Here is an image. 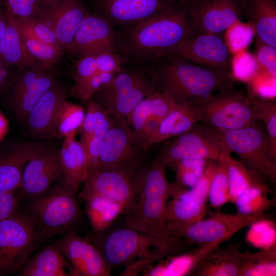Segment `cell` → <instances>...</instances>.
<instances>
[{
    "label": "cell",
    "mask_w": 276,
    "mask_h": 276,
    "mask_svg": "<svg viewBox=\"0 0 276 276\" xmlns=\"http://www.w3.org/2000/svg\"><path fill=\"white\" fill-rule=\"evenodd\" d=\"M91 237L111 270L116 267H126L122 275H137L154 262L193 247L183 238L164 239L125 223L114 227L111 225L102 232L93 233Z\"/></svg>",
    "instance_id": "obj_1"
},
{
    "label": "cell",
    "mask_w": 276,
    "mask_h": 276,
    "mask_svg": "<svg viewBox=\"0 0 276 276\" xmlns=\"http://www.w3.org/2000/svg\"><path fill=\"white\" fill-rule=\"evenodd\" d=\"M166 165L159 158L147 162L138 173V189L130 206L122 214L125 223L140 231L172 240L166 226V212L171 183Z\"/></svg>",
    "instance_id": "obj_2"
},
{
    "label": "cell",
    "mask_w": 276,
    "mask_h": 276,
    "mask_svg": "<svg viewBox=\"0 0 276 276\" xmlns=\"http://www.w3.org/2000/svg\"><path fill=\"white\" fill-rule=\"evenodd\" d=\"M159 68L160 91L176 102L198 106L218 91L233 86L231 73L202 67L172 56Z\"/></svg>",
    "instance_id": "obj_3"
},
{
    "label": "cell",
    "mask_w": 276,
    "mask_h": 276,
    "mask_svg": "<svg viewBox=\"0 0 276 276\" xmlns=\"http://www.w3.org/2000/svg\"><path fill=\"white\" fill-rule=\"evenodd\" d=\"M196 32L187 7L174 5L132 26L126 35L125 48L137 56L163 57Z\"/></svg>",
    "instance_id": "obj_4"
},
{
    "label": "cell",
    "mask_w": 276,
    "mask_h": 276,
    "mask_svg": "<svg viewBox=\"0 0 276 276\" xmlns=\"http://www.w3.org/2000/svg\"><path fill=\"white\" fill-rule=\"evenodd\" d=\"M218 149L236 153L248 169L267 184L276 180V158L270 152V144L264 124L257 121L250 126L223 130L205 125L195 126Z\"/></svg>",
    "instance_id": "obj_5"
},
{
    "label": "cell",
    "mask_w": 276,
    "mask_h": 276,
    "mask_svg": "<svg viewBox=\"0 0 276 276\" xmlns=\"http://www.w3.org/2000/svg\"><path fill=\"white\" fill-rule=\"evenodd\" d=\"M29 200L27 213L35 224L38 240L77 232L83 212L77 192L63 177L44 193Z\"/></svg>",
    "instance_id": "obj_6"
},
{
    "label": "cell",
    "mask_w": 276,
    "mask_h": 276,
    "mask_svg": "<svg viewBox=\"0 0 276 276\" xmlns=\"http://www.w3.org/2000/svg\"><path fill=\"white\" fill-rule=\"evenodd\" d=\"M155 90L152 85L139 73L122 70L97 91L90 99L110 113L118 124L127 126L128 115L148 95Z\"/></svg>",
    "instance_id": "obj_7"
},
{
    "label": "cell",
    "mask_w": 276,
    "mask_h": 276,
    "mask_svg": "<svg viewBox=\"0 0 276 276\" xmlns=\"http://www.w3.org/2000/svg\"><path fill=\"white\" fill-rule=\"evenodd\" d=\"M35 224L18 210L0 222V275L19 272L38 241Z\"/></svg>",
    "instance_id": "obj_8"
},
{
    "label": "cell",
    "mask_w": 276,
    "mask_h": 276,
    "mask_svg": "<svg viewBox=\"0 0 276 276\" xmlns=\"http://www.w3.org/2000/svg\"><path fill=\"white\" fill-rule=\"evenodd\" d=\"M197 107L202 116L201 122L215 129L236 130L257 121L249 97L233 86L218 91Z\"/></svg>",
    "instance_id": "obj_9"
},
{
    "label": "cell",
    "mask_w": 276,
    "mask_h": 276,
    "mask_svg": "<svg viewBox=\"0 0 276 276\" xmlns=\"http://www.w3.org/2000/svg\"><path fill=\"white\" fill-rule=\"evenodd\" d=\"M145 152L130 127L117 124L103 139L100 170L137 173L147 163Z\"/></svg>",
    "instance_id": "obj_10"
},
{
    "label": "cell",
    "mask_w": 276,
    "mask_h": 276,
    "mask_svg": "<svg viewBox=\"0 0 276 276\" xmlns=\"http://www.w3.org/2000/svg\"><path fill=\"white\" fill-rule=\"evenodd\" d=\"M209 191L195 185L190 188L171 183V200L166 212V226L173 237L181 236L192 224L203 218L206 214Z\"/></svg>",
    "instance_id": "obj_11"
},
{
    "label": "cell",
    "mask_w": 276,
    "mask_h": 276,
    "mask_svg": "<svg viewBox=\"0 0 276 276\" xmlns=\"http://www.w3.org/2000/svg\"><path fill=\"white\" fill-rule=\"evenodd\" d=\"M167 56L229 73L231 71V53L221 35L196 32L169 50L164 56Z\"/></svg>",
    "instance_id": "obj_12"
},
{
    "label": "cell",
    "mask_w": 276,
    "mask_h": 276,
    "mask_svg": "<svg viewBox=\"0 0 276 276\" xmlns=\"http://www.w3.org/2000/svg\"><path fill=\"white\" fill-rule=\"evenodd\" d=\"M62 176L60 148L42 143L24 168L18 189L21 200L42 194Z\"/></svg>",
    "instance_id": "obj_13"
},
{
    "label": "cell",
    "mask_w": 276,
    "mask_h": 276,
    "mask_svg": "<svg viewBox=\"0 0 276 276\" xmlns=\"http://www.w3.org/2000/svg\"><path fill=\"white\" fill-rule=\"evenodd\" d=\"M263 214L244 215L239 212H216L192 224L181 237L191 245L222 244L244 227L262 218Z\"/></svg>",
    "instance_id": "obj_14"
},
{
    "label": "cell",
    "mask_w": 276,
    "mask_h": 276,
    "mask_svg": "<svg viewBox=\"0 0 276 276\" xmlns=\"http://www.w3.org/2000/svg\"><path fill=\"white\" fill-rule=\"evenodd\" d=\"M186 7L200 33L222 35L243 14L242 0H199Z\"/></svg>",
    "instance_id": "obj_15"
},
{
    "label": "cell",
    "mask_w": 276,
    "mask_h": 276,
    "mask_svg": "<svg viewBox=\"0 0 276 276\" xmlns=\"http://www.w3.org/2000/svg\"><path fill=\"white\" fill-rule=\"evenodd\" d=\"M53 244L71 264L74 276L110 275L111 270L90 239L72 232Z\"/></svg>",
    "instance_id": "obj_16"
},
{
    "label": "cell",
    "mask_w": 276,
    "mask_h": 276,
    "mask_svg": "<svg viewBox=\"0 0 276 276\" xmlns=\"http://www.w3.org/2000/svg\"><path fill=\"white\" fill-rule=\"evenodd\" d=\"M116 43L111 22L99 14L87 12L67 52L80 58L114 51Z\"/></svg>",
    "instance_id": "obj_17"
},
{
    "label": "cell",
    "mask_w": 276,
    "mask_h": 276,
    "mask_svg": "<svg viewBox=\"0 0 276 276\" xmlns=\"http://www.w3.org/2000/svg\"><path fill=\"white\" fill-rule=\"evenodd\" d=\"M138 173L123 170H99L87 176L83 182V189L121 204L125 211L136 194Z\"/></svg>",
    "instance_id": "obj_18"
},
{
    "label": "cell",
    "mask_w": 276,
    "mask_h": 276,
    "mask_svg": "<svg viewBox=\"0 0 276 276\" xmlns=\"http://www.w3.org/2000/svg\"><path fill=\"white\" fill-rule=\"evenodd\" d=\"M100 15L121 25L134 26L173 7L169 0H96Z\"/></svg>",
    "instance_id": "obj_19"
},
{
    "label": "cell",
    "mask_w": 276,
    "mask_h": 276,
    "mask_svg": "<svg viewBox=\"0 0 276 276\" xmlns=\"http://www.w3.org/2000/svg\"><path fill=\"white\" fill-rule=\"evenodd\" d=\"M87 13L79 0H65L52 7H40L36 17L52 28L67 51Z\"/></svg>",
    "instance_id": "obj_20"
},
{
    "label": "cell",
    "mask_w": 276,
    "mask_h": 276,
    "mask_svg": "<svg viewBox=\"0 0 276 276\" xmlns=\"http://www.w3.org/2000/svg\"><path fill=\"white\" fill-rule=\"evenodd\" d=\"M175 137L161 149L158 155L167 167L183 159L219 160L220 150L195 126Z\"/></svg>",
    "instance_id": "obj_21"
},
{
    "label": "cell",
    "mask_w": 276,
    "mask_h": 276,
    "mask_svg": "<svg viewBox=\"0 0 276 276\" xmlns=\"http://www.w3.org/2000/svg\"><path fill=\"white\" fill-rule=\"evenodd\" d=\"M65 100L66 91L58 82L40 97L25 121L32 136L45 140L57 135V119L61 106Z\"/></svg>",
    "instance_id": "obj_22"
},
{
    "label": "cell",
    "mask_w": 276,
    "mask_h": 276,
    "mask_svg": "<svg viewBox=\"0 0 276 276\" xmlns=\"http://www.w3.org/2000/svg\"><path fill=\"white\" fill-rule=\"evenodd\" d=\"M241 243L220 245L209 252L191 271V276H239L247 253L240 250Z\"/></svg>",
    "instance_id": "obj_23"
},
{
    "label": "cell",
    "mask_w": 276,
    "mask_h": 276,
    "mask_svg": "<svg viewBox=\"0 0 276 276\" xmlns=\"http://www.w3.org/2000/svg\"><path fill=\"white\" fill-rule=\"evenodd\" d=\"M42 143H25L0 153V192L17 190L21 185L24 168Z\"/></svg>",
    "instance_id": "obj_24"
},
{
    "label": "cell",
    "mask_w": 276,
    "mask_h": 276,
    "mask_svg": "<svg viewBox=\"0 0 276 276\" xmlns=\"http://www.w3.org/2000/svg\"><path fill=\"white\" fill-rule=\"evenodd\" d=\"M257 39L276 48V0H242Z\"/></svg>",
    "instance_id": "obj_25"
},
{
    "label": "cell",
    "mask_w": 276,
    "mask_h": 276,
    "mask_svg": "<svg viewBox=\"0 0 276 276\" xmlns=\"http://www.w3.org/2000/svg\"><path fill=\"white\" fill-rule=\"evenodd\" d=\"M201 121L202 116L197 106L176 102L171 111L163 119L157 130L148 141L147 150L155 144L188 131Z\"/></svg>",
    "instance_id": "obj_26"
},
{
    "label": "cell",
    "mask_w": 276,
    "mask_h": 276,
    "mask_svg": "<svg viewBox=\"0 0 276 276\" xmlns=\"http://www.w3.org/2000/svg\"><path fill=\"white\" fill-rule=\"evenodd\" d=\"M20 276H74L72 267L53 244L31 256L19 272Z\"/></svg>",
    "instance_id": "obj_27"
},
{
    "label": "cell",
    "mask_w": 276,
    "mask_h": 276,
    "mask_svg": "<svg viewBox=\"0 0 276 276\" xmlns=\"http://www.w3.org/2000/svg\"><path fill=\"white\" fill-rule=\"evenodd\" d=\"M79 196L85 202L86 214L93 233L106 230L125 210L121 204L84 189Z\"/></svg>",
    "instance_id": "obj_28"
},
{
    "label": "cell",
    "mask_w": 276,
    "mask_h": 276,
    "mask_svg": "<svg viewBox=\"0 0 276 276\" xmlns=\"http://www.w3.org/2000/svg\"><path fill=\"white\" fill-rule=\"evenodd\" d=\"M219 243L198 246L195 249L172 255L151 266L147 271L148 276L189 275L201 260L211 250L220 245Z\"/></svg>",
    "instance_id": "obj_29"
},
{
    "label": "cell",
    "mask_w": 276,
    "mask_h": 276,
    "mask_svg": "<svg viewBox=\"0 0 276 276\" xmlns=\"http://www.w3.org/2000/svg\"><path fill=\"white\" fill-rule=\"evenodd\" d=\"M77 133L63 138L60 148L63 178L76 192L87 177L85 155L80 141L76 139Z\"/></svg>",
    "instance_id": "obj_30"
},
{
    "label": "cell",
    "mask_w": 276,
    "mask_h": 276,
    "mask_svg": "<svg viewBox=\"0 0 276 276\" xmlns=\"http://www.w3.org/2000/svg\"><path fill=\"white\" fill-rule=\"evenodd\" d=\"M176 103L171 97L160 90H155L148 95L126 119L134 136L140 133L148 118L155 116L164 119Z\"/></svg>",
    "instance_id": "obj_31"
},
{
    "label": "cell",
    "mask_w": 276,
    "mask_h": 276,
    "mask_svg": "<svg viewBox=\"0 0 276 276\" xmlns=\"http://www.w3.org/2000/svg\"><path fill=\"white\" fill-rule=\"evenodd\" d=\"M0 60L17 68L42 63L30 54L14 18L8 14L6 32L0 44Z\"/></svg>",
    "instance_id": "obj_32"
},
{
    "label": "cell",
    "mask_w": 276,
    "mask_h": 276,
    "mask_svg": "<svg viewBox=\"0 0 276 276\" xmlns=\"http://www.w3.org/2000/svg\"><path fill=\"white\" fill-rule=\"evenodd\" d=\"M221 155L227 168L229 202L234 203L242 193L249 188L268 186L240 160L232 157L231 153L221 151Z\"/></svg>",
    "instance_id": "obj_33"
},
{
    "label": "cell",
    "mask_w": 276,
    "mask_h": 276,
    "mask_svg": "<svg viewBox=\"0 0 276 276\" xmlns=\"http://www.w3.org/2000/svg\"><path fill=\"white\" fill-rule=\"evenodd\" d=\"M57 82L54 69L40 77L22 92L10 97V104L16 118L25 121L33 107L40 97Z\"/></svg>",
    "instance_id": "obj_34"
},
{
    "label": "cell",
    "mask_w": 276,
    "mask_h": 276,
    "mask_svg": "<svg viewBox=\"0 0 276 276\" xmlns=\"http://www.w3.org/2000/svg\"><path fill=\"white\" fill-rule=\"evenodd\" d=\"M276 244L255 253L247 252L239 276H275Z\"/></svg>",
    "instance_id": "obj_35"
},
{
    "label": "cell",
    "mask_w": 276,
    "mask_h": 276,
    "mask_svg": "<svg viewBox=\"0 0 276 276\" xmlns=\"http://www.w3.org/2000/svg\"><path fill=\"white\" fill-rule=\"evenodd\" d=\"M257 121L265 126L272 155L276 158V101L275 99L249 97Z\"/></svg>",
    "instance_id": "obj_36"
},
{
    "label": "cell",
    "mask_w": 276,
    "mask_h": 276,
    "mask_svg": "<svg viewBox=\"0 0 276 276\" xmlns=\"http://www.w3.org/2000/svg\"><path fill=\"white\" fill-rule=\"evenodd\" d=\"M268 186L247 189L234 203L237 212L248 215L263 214L273 204V200L268 197Z\"/></svg>",
    "instance_id": "obj_37"
},
{
    "label": "cell",
    "mask_w": 276,
    "mask_h": 276,
    "mask_svg": "<svg viewBox=\"0 0 276 276\" xmlns=\"http://www.w3.org/2000/svg\"><path fill=\"white\" fill-rule=\"evenodd\" d=\"M85 114L83 107L65 100L60 108L56 124V133L59 137L64 138L77 133L81 127Z\"/></svg>",
    "instance_id": "obj_38"
},
{
    "label": "cell",
    "mask_w": 276,
    "mask_h": 276,
    "mask_svg": "<svg viewBox=\"0 0 276 276\" xmlns=\"http://www.w3.org/2000/svg\"><path fill=\"white\" fill-rule=\"evenodd\" d=\"M209 160L183 159L173 163L168 167L175 172V184L185 188L193 187L203 175Z\"/></svg>",
    "instance_id": "obj_39"
},
{
    "label": "cell",
    "mask_w": 276,
    "mask_h": 276,
    "mask_svg": "<svg viewBox=\"0 0 276 276\" xmlns=\"http://www.w3.org/2000/svg\"><path fill=\"white\" fill-rule=\"evenodd\" d=\"M21 36L28 51L36 60L53 66L60 62L65 51L62 47L44 42L22 34Z\"/></svg>",
    "instance_id": "obj_40"
},
{
    "label": "cell",
    "mask_w": 276,
    "mask_h": 276,
    "mask_svg": "<svg viewBox=\"0 0 276 276\" xmlns=\"http://www.w3.org/2000/svg\"><path fill=\"white\" fill-rule=\"evenodd\" d=\"M208 200L211 205L219 208L229 201V190L225 162L221 155L217 171L212 179Z\"/></svg>",
    "instance_id": "obj_41"
},
{
    "label": "cell",
    "mask_w": 276,
    "mask_h": 276,
    "mask_svg": "<svg viewBox=\"0 0 276 276\" xmlns=\"http://www.w3.org/2000/svg\"><path fill=\"white\" fill-rule=\"evenodd\" d=\"M14 19L22 34L62 47L52 28L41 19L37 17Z\"/></svg>",
    "instance_id": "obj_42"
},
{
    "label": "cell",
    "mask_w": 276,
    "mask_h": 276,
    "mask_svg": "<svg viewBox=\"0 0 276 276\" xmlns=\"http://www.w3.org/2000/svg\"><path fill=\"white\" fill-rule=\"evenodd\" d=\"M80 142L85 155L87 177L90 173L100 170L103 139L92 134L81 136Z\"/></svg>",
    "instance_id": "obj_43"
},
{
    "label": "cell",
    "mask_w": 276,
    "mask_h": 276,
    "mask_svg": "<svg viewBox=\"0 0 276 276\" xmlns=\"http://www.w3.org/2000/svg\"><path fill=\"white\" fill-rule=\"evenodd\" d=\"M117 74L98 73L83 83L74 86L73 93L76 97L87 102L97 91L108 83Z\"/></svg>",
    "instance_id": "obj_44"
},
{
    "label": "cell",
    "mask_w": 276,
    "mask_h": 276,
    "mask_svg": "<svg viewBox=\"0 0 276 276\" xmlns=\"http://www.w3.org/2000/svg\"><path fill=\"white\" fill-rule=\"evenodd\" d=\"M93 109V134L103 139L117 125L112 116L101 105L90 99Z\"/></svg>",
    "instance_id": "obj_45"
},
{
    "label": "cell",
    "mask_w": 276,
    "mask_h": 276,
    "mask_svg": "<svg viewBox=\"0 0 276 276\" xmlns=\"http://www.w3.org/2000/svg\"><path fill=\"white\" fill-rule=\"evenodd\" d=\"M7 14L17 19L36 17L40 8L38 0H3Z\"/></svg>",
    "instance_id": "obj_46"
},
{
    "label": "cell",
    "mask_w": 276,
    "mask_h": 276,
    "mask_svg": "<svg viewBox=\"0 0 276 276\" xmlns=\"http://www.w3.org/2000/svg\"><path fill=\"white\" fill-rule=\"evenodd\" d=\"M98 73L95 55L78 58L75 66L74 86L83 83Z\"/></svg>",
    "instance_id": "obj_47"
},
{
    "label": "cell",
    "mask_w": 276,
    "mask_h": 276,
    "mask_svg": "<svg viewBox=\"0 0 276 276\" xmlns=\"http://www.w3.org/2000/svg\"><path fill=\"white\" fill-rule=\"evenodd\" d=\"M256 53L257 60L273 77L276 73V48L256 40Z\"/></svg>",
    "instance_id": "obj_48"
},
{
    "label": "cell",
    "mask_w": 276,
    "mask_h": 276,
    "mask_svg": "<svg viewBox=\"0 0 276 276\" xmlns=\"http://www.w3.org/2000/svg\"><path fill=\"white\" fill-rule=\"evenodd\" d=\"M98 72L118 73L121 68L122 58L114 51H106L95 55Z\"/></svg>",
    "instance_id": "obj_49"
},
{
    "label": "cell",
    "mask_w": 276,
    "mask_h": 276,
    "mask_svg": "<svg viewBox=\"0 0 276 276\" xmlns=\"http://www.w3.org/2000/svg\"><path fill=\"white\" fill-rule=\"evenodd\" d=\"M21 200L18 189L11 192H0V222L19 210Z\"/></svg>",
    "instance_id": "obj_50"
},
{
    "label": "cell",
    "mask_w": 276,
    "mask_h": 276,
    "mask_svg": "<svg viewBox=\"0 0 276 276\" xmlns=\"http://www.w3.org/2000/svg\"><path fill=\"white\" fill-rule=\"evenodd\" d=\"M163 119L151 116L147 119L140 133L135 137L142 147L147 150V144L157 130Z\"/></svg>",
    "instance_id": "obj_51"
},
{
    "label": "cell",
    "mask_w": 276,
    "mask_h": 276,
    "mask_svg": "<svg viewBox=\"0 0 276 276\" xmlns=\"http://www.w3.org/2000/svg\"><path fill=\"white\" fill-rule=\"evenodd\" d=\"M87 109L81 126L82 136L93 134V109L90 100L87 101Z\"/></svg>",
    "instance_id": "obj_52"
},
{
    "label": "cell",
    "mask_w": 276,
    "mask_h": 276,
    "mask_svg": "<svg viewBox=\"0 0 276 276\" xmlns=\"http://www.w3.org/2000/svg\"><path fill=\"white\" fill-rule=\"evenodd\" d=\"M10 66L0 60V93L8 89L14 76Z\"/></svg>",
    "instance_id": "obj_53"
},
{
    "label": "cell",
    "mask_w": 276,
    "mask_h": 276,
    "mask_svg": "<svg viewBox=\"0 0 276 276\" xmlns=\"http://www.w3.org/2000/svg\"><path fill=\"white\" fill-rule=\"evenodd\" d=\"M7 25V14L0 4V44L5 35Z\"/></svg>",
    "instance_id": "obj_54"
},
{
    "label": "cell",
    "mask_w": 276,
    "mask_h": 276,
    "mask_svg": "<svg viewBox=\"0 0 276 276\" xmlns=\"http://www.w3.org/2000/svg\"><path fill=\"white\" fill-rule=\"evenodd\" d=\"M8 121L0 109V142L6 136L9 131Z\"/></svg>",
    "instance_id": "obj_55"
},
{
    "label": "cell",
    "mask_w": 276,
    "mask_h": 276,
    "mask_svg": "<svg viewBox=\"0 0 276 276\" xmlns=\"http://www.w3.org/2000/svg\"><path fill=\"white\" fill-rule=\"evenodd\" d=\"M65 0H38L40 7H52L61 3Z\"/></svg>",
    "instance_id": "obj_56"
},
{
    "label": "cell",
    "mask_w": 276,
    "mask_h": 276,
    "mask_svg": "<svg viewBox=\"0 0 276 276\" xmlns=\"http://www.w3.org/2000/svg\"><path fill=\"white\" fill-rule=\"evenodd\" d=\"M169 1L173 4H174L175 2H178L180 4L181 6H187L199 0H169Z\"/></svg>",
    "instance_id": "obj_57"
},
{
    "label": "cell",
    "mask_w": 276,
    "mask_h": 276,
    "mask_svg": "<svg viewBox=\"0 0 276 276\" xmlns=\"http://www.w3.org/2000/svg\"><path fill=\"white\" fill-rule=\"evenodd\" d=\"M0 4H1V3Z\"/></svg>",
    "instance_id": "obj_58"
}]
</instances>
